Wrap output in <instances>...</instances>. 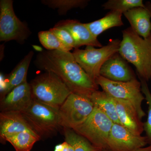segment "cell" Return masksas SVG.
<instances>
[{
	"label": "cell",
	"mask_w": 151,
	"mask_h": 151,
	"mask_svg": "<svg viewBox=\"0 0 151 151\" xmlns=\"http://www.w3.org/2000/svg\"><path fill=\"white\" fill-rule=\"evenodd\" d=\"M34 62L39 69L56 74L71 93L90 98L99 88L70 51L43 50L37 55Z\"/></svg>",
	"instance_id": "6da1fadb"
},
{
	"label": "cell",
	"mask_w": 151,
	"mask_h": 151,
	"mask_svg": "<svg viewBox=\"0 0 151 151\" xmlns=\"http://www.w3.org/2000/svg\"><path fill=\"white\" fill-rule=\"evenodd\" d=\"M122 33L119 53L135 66L139 78L148 81L151 78V35L144 38L131 27Z\"/></svg>",
	"instance_id": "7a4b0ae2"
},
{
	"label": "cell",
	"mask_w": 151,
	"mask_h": 151,
	"mask_svg": "<svg viewBox=\"0 0 151 151\" xmlns=\"http://www.w3.org/2000/svg\"><path fill=\"white\" fill-rule=\"evenodd\" d=\"M86 0H42L43 4L53 9H57L60 15H63L73 8H84L88 4Z\"/></svg>",
	"instance_id": "7402d4cb"
},
{
	"label": "cell",
	"mask_w": 151,
	"mask_h": 151,
	"mask_svg": "<svg viewBox=\"0 0 151 151\" xmlns=\"http://www.w3.org/2000/svg\"><path fill=\"white\" fill-rule=\"evenodd\" d=\"M113 99L120 124L135 134L141 136L144 131V123L134 107L128 101Z\"/></svg>",
	"instance_id": "9a60e30c"
},
{
	"label": "cell",
	"mask_w": 151,
	"mask_h": 151,
	"mask_svg": "<svg viewBox=\"0 0 151 151\" xmlns=\"http://www.w3.org/2000/svg\"><path fill=\"white\" fill-rule=\"evenodd\" d=\"M50 30L53 32L62 43L70 50L73 48H75V43L73 38L67 30L63 28L54 26Z\"/></svg>",
	"instance_id": "484cf974"
},
{
	"label": "cell",
	"mask_w": 151,
	"mask_h": 151,
	"mask_svg": "<svg viewBox=\"0 0 151 151\" xmlns=\"http://www.w3.org/2000/svg\"><path fill=\"white\" fill-rule=\"evenodd\" d=\"M124 15L135 32L144 38L151 35V3H146L145 6L138 7L124 13Z\"/></svg>",
	"instance_id": "5bb4252c"
},
{
	"label": "cell",
	"mask_w": 151,
	"mask_h": 151,
	"mask_svg": "<svg viewBox=\"0 0 151 151\" xmlns=\"http://www.w3.org/2000/svg\"><path fill=\"white\" fill-rule=\"evenodd\" d=\"M58 111L33 99L29 107L21 113L33 132L42 139L55 136L62 128Z\"/></svg>",
	"instance_id": "277c9868"
},
{
	"label": "cell",
	"mask_w": 151,
	"mask_h": 151,
	"mask_svg": "<svg viewBox=\"0 0 151 151\" xmlns=\"http://www.w3.org/2000/svg\"><path fill=\"white\" fill-rule=\"evenodd\" d=\"M145 6L142 0H109L103 5L104 9L116 11L123 14L134 8Z\"/></svg>",
	"instance_id": "603a6c76"
},
{
	"label": "cell",
	"mask_w": 151,
	"mask_h": 151,
	"mask_svg": "<svg viewBox=\"0 0 151 151\" xmlns=\"http://www.w3.org/2000/svg\"><path fill=\"white\" fill-rule=\"evenodd\" d=\"M90 100L96 107L106 114L115 124H120L116 104L113 97L104 91L96 90L90 97Z\"/></svg>",
	"instance_id": "d6986e66"
},
{
	"label": "cell",
	"mask_w": 151,
	"mask_h": 151,
	"mask_svg": "<svg viewBox=\"0 0 151 151\" xmlns=\"http://www.w3.org/2000/svg\"><path fill=\"white\" fill-rule=\"evenodd\" d=\"M33 55V52L30 51L9 76L4 86L1 89V99L15 87L27 81L28 70Z\"/></svg>",
	"instance_id": "e0dca14e"
},
{
	"label": "cell",
	"mask_w": 151,
	"mask_h": 151,
	"mask_svg": "<svg viewBox=\"0 0 151 151\" xmlns=\"http://www.w3.org/2000/svg\"><path fill=\"white\" fill-rule=\"evenodd\" d=\"M33 100L31 88L27 81L14 88L1 99V112H19L25 111Z\"/></svg>",
	"instance_id": "8fae6325"
},
{
	"label": "cell",
	"mask_w": 151,
	"mask_h": 151,
	"mask_svg": "<svg viewBox=\"0 0 151 151\" xmlns=\"http://www.w3.org/2000/svg\"><path fill=\"white\" fill-rule=\"evenodd\" d=\"M39 40L42 46L48 50L70 51L51 31H42L38 33Z\"/></svg>",
	"instance_id": "cb8c5ba5"
},
{
	"label": "cell",
	"mask_w": 151,
	"mask_h": 151,
	"mask_svg": "<svg viewBox=\"0 0 151 151\" xmlns=\"http://www.w3.org/2000/svg\"><path fill=\"white\" fill-rule=\"evenodd\" d=\"M142 85V91L145 95L147 104L148 105V116L146 122L144 123V131L146 133V137L151 144V93L149 89L147 81L139 78Z\"/></svg>",
	"instance_id": "d4e9b609"
},
{
	"label": "cell",
	"mask_w": 151,
	"mask_h": 151,
	"mask_svg": "<svg viewBox=\"0 0 151 151\" xmlns=\"http://www.w3.org/2000/svg\"><path fill=\"white\" fill-rule=\"evenodd\" d=\"M100 75L114 81L127 82L136 78L127 60L119 52L110 58L103 64Z\"/></svg>",
	"instance_id": "7c38bea8"
},
{
	"label": "cell",
	"mask_w": 151,
	"mask_h": 151,
	"mask_svg": "<svg viewBox=\"0 0 151 151\" xmlns=\"http://www.w3.org/2000/svg\"><path fill=\"white\" fill-rule=\"evenodd\" d=\"M13 3L12 0L0 1V41L16 40L22 44L32 32L16 15Z\"/></svg>",
	"instance_id": "9c48e42d"
},
{
	"label": "cell",
	"mask_w": 151,
	"mask_h": 151,
	"mask_svg": "<svg viewBox=\"0 0 151 151\" xmlns=\"http://www.w3.org/2000/svg\"><path fill=\"white\" fill-rule=\"evenodd\" d=\"M123 14L116 11H110L105 17L97 20L85 24L93 35L97 38L100 35L111 28L124 25Z\"/></svg>",
	"instance_id": "ac0fdd59"
},
{
	"label": "cell",
	"mask_w": 151,
	"mask_h": 151,
	"mask_svg": "<svg viewBox=\"0 0 151 151\" xmlns=\"http://www.w3.org/2000/svg\"><path fill=\"white\" fill-rule=\"evenodd\" d=\"M55 26L63 28L70 33L75 43V49L84 45L99 47H103L97 38L93 35L85 24L82 23L78 20L67 19L61 21Z\"/></svg>",
	"instance_id": "4fadbf2b"
},
{
	"label": "cell",
	"mask_w": 151,
	"mask_h": 151,
	"mask_svg": "<svg viewBox=\"0 0 151 151\" xmlns=\"http://www.w3.org/2000/svg\"><path fill=\"white\" fill-rule=\"evenodd\" d=\"M121 41L109 40L107 45L99 48L86 46L84 50L74 49L73 53L76 60L92 81L96 82L100 76V70L103 64L114 55L119 52Z\"/></svg>",
	"instance_id": "5b68a950"
},
{
	"label": "cell",
	"mask_w": 151,
	"mask_h": 151,
	"mask_svg": "<svg viewBox=\"0 0 151 151\" xmlns=\"http://www.w3.org/2000/svg\"><path fill=\"white\" fill-rule=\"evenodd\" d=\"M148 144L146 136L135 134L121 124L114 123L108 138L107 150L132 151L145 147Z\"/></svg>",
	"instance_id": "30bf717a"
},
{
	"label": "cell",
	"mask_w": 151,
	"mask_h": 151,
	"mask_svg": "<svg viewBox=\"0 0 151 151\" xmlns=\"http://www.w3.org/2000/svg\"><path fill=\"white\" fill-rule=\"evenodd\" d=\"M65 141L70 144L75 151H103L104 150L93 145L84 137L78 135L72 129L63 128Z\"/></svg>",
	"instance_id": "44dd1931"
},
{
	"label": "cell",
	"mask_w": 151,
	"mask_h": 151,
	"mask_svg": "<svg viewBox=\"0 0 151 151\" xmlns=\"http://www.w3.org/2000/svg\"><path fill=\"white\" fill-rule=\"evenodd\" d=\"M113 124L106 114L94 107L85 122L72 129L93 145L104 150H107L108 138Z\"/></svg>",
	"instance_id": "8992f818"
},
{
	"label": "cell",
	"mask_w": 151,
	"mask_h": 151,
	"mask_svg": "<svg viewBox=\"0 0 151 151\" xmlns=\"http://www.w3.org/2000/svg\"><path fill=\"white\" fill-rule=\"evenodd\" d=\"M25 131L33 132L21 112H1L0 140L1 143L4 144L6 142V138Z\"/></svg>",
	"instance_id": "2e32d148"
},
{
	"label": "cell",
	"mask_w": 151,
	"mask_h": 151,
	"mask_svg": "<svg viewBox=\"0 0 151 151\" xmlns=\"http://www.w3.org/2000/svg\"><path fill=\"white\" fill-rule=\"evenodd\" d=\"M103 151H111L107 150H104ZM132 151H151V144L147 147H144L141 148L137 149V150H134Z\"/></svg>",
	"instance_id": "83f0119b"
},
{
	"label": "cell",
	"mask_w": 151,
	"mask_h": 151,
	"mask_svg": "<svg viewBox=\"0 0 151 151\" xmlns=\"http://www.w3.org/2000/svg\"><path fill=\"white\" fill-rule=\"evenodd\" d=\"M96 83L103 91L113 98L131 103L141 120L145 116V113L142 108V103L145 98L142 94L141 82L137 78L127 82H118L111 81L100 76L96 79Z\"/></svg>",
	"instance_id": "52a82bcc"
},
{
	"label": "cell",
	"mask_w": 151,
	"mask_h": 151,
	"mask_svg": "<svg viewBox=\"0 0 151 151\" xmlns=\"http://www.w3.org/2000/svg\"><path fill=\"white\" fill-rule=\"evenodd\" d=\"M94 108L90 98L71 93L59 108L60 126L72 129L85 122Z\"/></svg>",
	"instance_id": "ba28073f"
},
{
	"label": "cell",
	"mask_w": 151,
	"mask_h": 151,
	"mask_svg": "<svg viewBox=\"0 0 151 151\" xmlns=\"http://www.w3.org/2000/svg\"><path fill=\"white\" fill-rule=\"evenodd\" d=\"M54 151H75L73 146L68 142H63L57 145L55 147Z\"/></svg>",
	"instance_id": "4316f807"
},
{
	"label": "cell",
	"mask_w": 151,
	"mask_h": 151,
	"mask_svg": "<svg viewBox=\"0 0 151 151\" xmlns=\"http://www.w3.org/2000/svg\"><path fill=\"white\" fill-rule=\"evenodd\" d=\"M40 140L34 132L25 131L7 137L5 141L10 143L16 151H30L35 144Z\"/></svg>",
	"instance_id": "ffe728a7"
},
{
	"label": "cell",
	"mask_w": 151,
	"mask_h": 151,
	"mask_svg": "<svg viewBox=\"0 0 151 151\" xmlns=\"http://www.w3.org/2000/svg\"><path fill=\"white\" fill-rule=\"evenodd\" d=\"M29 84L34 100L58 109L71 93L61 79L51 72L38 75Z\"/></svg>",
	"instance_id": "3957f363"
}]
</instances>
